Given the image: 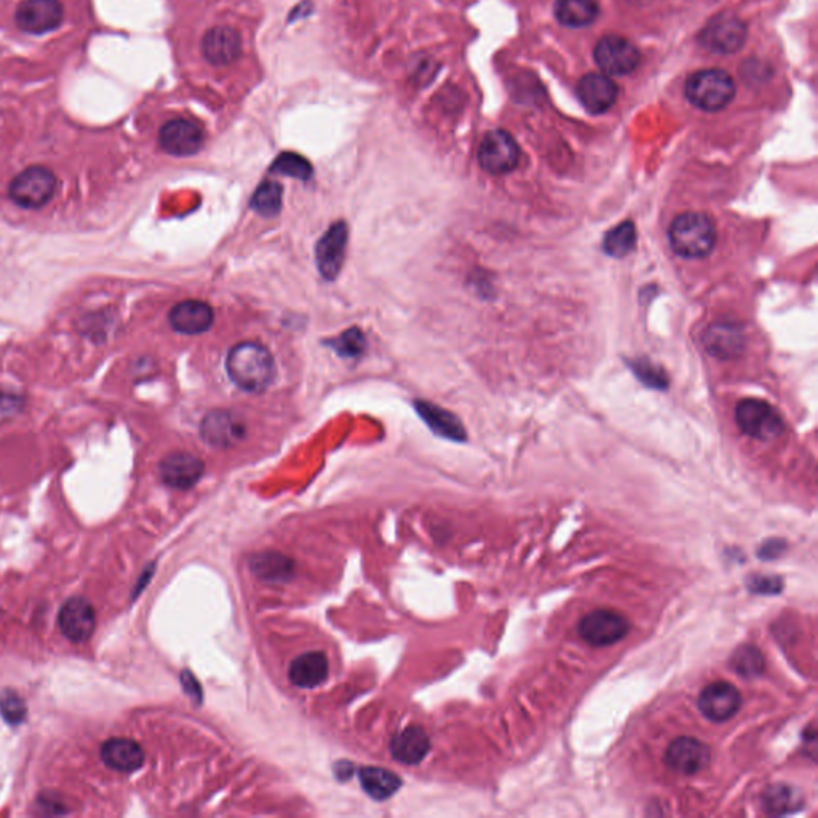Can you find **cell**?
<instances>
[{
	"instance_id": "36",
	"label": "cell",
	"mask_w": 818,
	"mask_h": 818,
	"mask_svg": "<svg viewBox=\"0 0 818 818\" xmlns=\"http://www.w3.org/2000/svg\"><path fill=\"white\" fill-rule=\"evenodd\" d=\"M632 366L638 379L643 381L646 386L654 387V389H665L667 387L664 371L657 368L654 363L646 362V360H636Z\"/></svg>"
},
{
	"instance_id": "33",
	"label": "cell",
	"mask_w": 818,
	"mask_h": 818,
	"mask_svg": "<svg viewBox=\"0 0 818 818\" xmlns=\"http://www.w3.org/2000/svg\"><path fill=\"white\" fill-rule=\"evenodd\" d=\"M271 173L307 181L314 175V168H312L306 157H302L296 152H283L272 163Z\"/></svg>"
},
{
	"instance_id": "12",
	"label": "cell",
	"mask_w": 818,
	"mask_h": 818,
	"mask_svg": "<svg viewBox=\"0 0 818 818\" xmlns=\"http://www.w3.org/2000/svg\"><path fill=\"white\" fill-rule=\"evenodd\" d=\"M349 229L344 221H338L323 234L315 247V263L325 280H334L341 274L346 258Z\"/></svg>"
},
{
	"instance_id": "21",
	"label": "cell",
	"mask_w": 818,
	"mask_h": 818,
	"mask_svg": "<svg viewBox=\"0 0 818 818\" xmlns=\"http://www.w3.org/2000/svg\"><path fill=\"white\" fill-rule=\"evenodd\" d=\"M171 328L181 334H202L210 330L215 322L213 309L207 302L187 299L178 302L168 315Z\"/></svg>"
},
{
	"instance_id": "5",
	"label": "cell",
	"mask_w": 818,
	"mask_h": 818,
	"mask_svg": "<svg viewBox=\"0 0 818 818\" xmlns=\"http://www.w3.org/2000/svg\"><path fill=\"white\" fill-rule=\"evenodd\" d=\"M735 422L740 432L759 441L779 438L783 432V419L771 403L758 398H745L735 408Z\"/></svg>"
},
{
	"instance_id": "7",
	"label": "cell",
	"mask_w": 818,
	"mask_h": 818,
	"mask_svg": "<svg viewBox=\"0 0 818 818\" xmlns=\"http://www.w3.org/2000/svg\"><path fill=\"white\" fill-rule=\"evenodd\" d=\"M630 632L627 617L612 609L590 612L579 622V635L593 648H604L624 640Z\"/></svg>"
},
{
	"instance_id": "22",
	"label": "cell",
	"mask_w": 818,
	"mask_h": 818,
	"mask_svg": "<svg viewBox=\"0 0 818 818\" xmlns=\"http://www.w3.org/2000/svg\"><path fill=\"white\" fill-rule=\"evenodd\" d=\"M330 665L323 652H306L296 657L288 668L291 683L301 689H314L325 683Z\"/></svg>"
},
{
	"instance_id": "4",
	"label": "cell",
	"mask_w": 818,
	"mask_h": 818,
	"mask_svg": "<svg viewBox=\"0 0 818 818\" xmlns=\"http://www.w3.org/2000/svg\"><path fill=\"white\" fill-rule=\"evenodd\" d=\"M56 191V176L45 167L26 168L16 175L8 187V195L13 203L26 210H40L53 199Z\"/></svg>"
},
{
	"instance_id": "8",
	"label": "cell",
	"mask_w": 818,
	"mask_h": 818,
	"mask_svg": "<svg viewBox=\"0 0 818 818\" xmlns=\"http://www.w3.org/2000/svg\"><path fill=\"white\" fill-rule=\"evenodd\" d=\"M595 61L606 76H628L640 66L641 53L633 42L619 36H606L596 44Z\"/></svg>"
},
{
	"instance_id": "31",
	"label": "cell",
	"mask_w": 818,
	"mask_h": 818,
	"mask_svg": "<svg viewBox=\"0 0 818 818\" xmlns=\"http://www.w3.org/2000/svg\"><path fill=\"white\" fill-rule=\"evenodd\" d=\"M636 245V229L632 221L619 224L606 234L603 250L612 258H624Z\"/></svg>"
},
{
	"instance_id": "10",
	"label": "cell",
	"mask_w": 818,
	"mask_h": 818,
	"mask_svg": "<svg viewBox=\"0 0 818 818\" xmlns=\"http://www.w3.org/2000/svg\"><path fill=\"white\" fill-rule=\"evenodd\" d=\"M697 705L700 713L708 721L724 723L739 713L742 708V694L734 684L715 681L703 687Z\"/></svg>"
},
{
	"instance_id": "25",
	"label": "cell",
	"mask_w": 818,
	"mask_h": 818,
	"mask_svg": "<svg viewBox=\"0 0 818 818\" xmlns=\"http://www.w3.org/2000/svg\"><path fill=\"white\" fill-rule=\"evenodd\" d=\"M414 408H416L419 416L424 419L425 424L429 425L430 429L440 437L448 438L451 441H459V443L467 438L462 422L446 409L430 402H422V400L414 402Z\"/></svg>"
},
{
	"instance_id": "27",
	"label": "cell",
	"mask_w": 818,
	"mask_h": 818,
	"mask_svg": "<svg viewBox=\"0 0 818 818\" xmlns=\"http://www.w3.org/2000/svg\"><path fill=\"white\" fill-rule=\"evenodd\" d=\"M803 806L804 796L785 783H775L764 791L763 807L767 814L791 815L801 811Z\"/></svg>"
},
{
	"instance_id": "6",
	"label": "cell",
	"mask_w": 818,
	"mask_h": 818,
	"mask_svg": "<svg viewBox=\"0 0 818 818\" xmlns=\"http://www.w3.org/2000/svg\"><path fill=\"white\" fill-rule=\"evenodd\" d=\"M478 162L489 175H507L520 163V147L510 133L491 130L481 141Z\"/></svg>"
},
{
	"instance_id": "26",
	"label": "cell",
	"mask_w": 818,
	"mask_h": 818,
	"mask_svg": "<svg viewBox=\"0 0 818 818\" xmlns=\"http://www.w3.org/2000/svg\"><path fill=\"white\" fill-rule=\"evenodd\" d=\"M556 20L566 28H587L600 16L596 0H556Z\"/></svg>"
},
{
	"instance_id": "3",
	"label": "cell",
	"mask_w": 818,
	"mask_h": 818,
	"mask_svg": "<svg viewBox=\"0 0 818 818\" xmlns=\"http://www.w3.org/2000/svg\"><path fill=\"white\" fill-rule=\"evenodd\" d=\"M686 96L695 108L721 111L734 100L735 82L723 69H702L687 79Z\"/></svg>"
},
{
	"instance_id": "19",
	"label": "cell",
	"mask_w": 818,
	"mask_h": 818,
	"mask_svg": "<svg viewBox=\"0 0 818 818\" xmlns=\"http://www.w3.org/2000/svg\"><path fill=\"white\" fill-rule=\"evenodd\" d=\"M702 342L708 354L719 360H732L745 349V333L737 323H713L703 333Z\"/></svg>"
},
{
	"instance_id": "20",
	"label": "cell",
	"mask_w": 818,
	"mask_h": 818,
	"mask_svg": "<svg viewBox=\"0 0 818 818\" xmlns=\"http://www.w3.org/2000/svg\"><path fill=\"white\" fill-rule=\"evenodd\" d=\"M200 433L208 445L215 446V448H229L242 440L245 435V425L242 424L239 417L229 411L216 409L205 416Z\"/></svg>"
},
{
	"instance_id": "34",
	"label": "cell",
	"mask_w": 818,
	"mask_h": 818,
	"mask_svg": "<svg viewBox=\"0 0 818 818\" xmlns=\"http://www.w3.org/2000/svg\"><path fill=\"white\" fill-rule=\"evenodd\" d=\"M0 715L10 726H20L26 721L28 707L18 692L10 689L0 692Z\"/></svg>"
},
{
	"instance_id": "11",
	"label": "cell",
	"mask_w": 818,
	"mask_h": 818,
	"mask_svg": "<svg viewBox=\"0 0 818 818\" xmlns=\"http://www.w3.org/2000/svg\"><path fill=\"white\" fill-rule=\"evenodd\" d=\"M203 143L205 132L194 120L173 119L160 128V147L175 157H191L202 149Z\"/></svg>"
},
{
	"instance_id": "23",
	"label": "cell",
	"mask_w": 818,
	"mask_h": 818,
	"mask_svg": "<svg viewBox=\"0 0 818 818\" xmlns=\"http://www.w3.org/2000/svg\"><path fill=\"white\" fill-rule=\"evenodd\" d=\"M101 759L114 771L135 772L144 764V750L135 740L109 739L101 747Z\"/></svg>"
},
{
	"instance_id": "29",
	"label": "cell",
	"mask_w": 818,
	"mask_h": 818,
	"mask_svg": "<svg viewBox=\"0 0 818 818\" xmlns=\"http://www.w3.org/2000/svg\"><path fill=\"white\" fill-rule=\"evenodd\" d=\"M729 665L737 675L743 676L747 680L763 675L764 670H766V660H764L763 652L759 651L756 646H751V644H743V646L737 648V651L732 654L731 660H729Z\"/></svg>"
},
{
	"instance_id": "17",
	"label": "cell",
	"mask_w": 818,
	"mask_h": 818,
	"mask_svg": "<svg viewBox=\"0 0 818 818\" xmlns=\"http://www.w3.org/2000/svg\"><path fill=\"white\" fill-rule=\"evenodd\" d=\"M242 37L229 26H216L203 36V58L213 66H229L242 56Z\"/></svg>"
},
{
	"instance_id": "30",
	"label": "cell",
	"mask_w": 818,
	"mask_h": 818,
	"mask_svg": "<svg viewBox=\"0 0 818 818\" xmlns=\"http://www.w3.org/2000/svg\"><path fill=\"white\" fill-rule=\"evenodd\" d=\"M283 203V189L280 184L275 181H263L259 184L250 205L258 215L264 218H274L282 210Z\"/></svg>"
},
{
	"instance_id": "37",
	"label": "cell",
	"mask_w": 818,
	"mask_h": 818,
	"mask_svg": "<svg viewBox=\"0 0 818 818\" xmlns=\"http://www.w3.org/2000/svg\"><path fill=\"white\" fill-rule=\"evenodd\" d=\"M782 579L775 576H753L748 582L750 592L761 593V595H774L782 592Z\"/></svg>"
},
{
	"instance_id": "16",
	"label": "cell",
	"mask_w": 818,
	"mask_h": 818,
	"mask_svg": "<svg viewBox=\"0 0 818 818\" xmlns=\"http://www.w3.org/2000/svg\"><path fill=\"white\" fill-rule=\"evenodd\" d=\"M576 95L580 104L593 116H600L616 104L619 87L606 74H587L579 80Z\"/></svg>"
},
{
	"instance_id": "35",
	"label": "cell",
	"mask_w": 818,
	"mask_h": 818,
	"mask_svg": "<svg viewBox=\"0 0 818 818\" xmlns=\"http://www.w3.org/2000/svg\"><path fill=\"white\" fill-rule=\"evenodd\" d=\"M330 346L342 357H357L365 350V336L358 328H350L346 333H342L339 338L331 341Z\"/></svg>"
},
{
	"instance_id": "32",
	"label": "cell",
	"mask_w": 818,
	"mask_h": 818,
	"mask_svg": "<svg viewBox=\"0 0 818 818\" xmlns=\"http://www.w3.org/2000/svg\"><path fill=\"white\" fill-rule=\"evenodd\" d=\"M253 571L269 582H280L291 574V561L278 553H263L253 560Z\"/></svg>"
},
{
	"instance_id": "15",
	"label": "cell",
	"mask_w": 818,
	"mask_h": 818,
	"mask_svg": "<svg viewBox=\"0 0 818 818\" xmlns=\"http://www.w3.org/2000/svg\"><path fill=\"white\" fill-rule=\"evenodd\" d=\"M64 18L60 0H24L16 10V24L28 34L55 31Z\"/></svg>"
},
{
	"instance_id": "28",
	"label": "cell",
	"mask_w": 818,
	"mask_h": 818,
	"mask_svg": "<svg viewBox=\"0 0 818 818\" xmlns=\"http://www.w3.org/2000/svg\"><path fill=\"white\" fill-rule=\"evenodd\" d=\"M360 782H362L363 790L371 798L379 799V801L390 798L398 788L402 787V780L398 775L381 769V767H363L360 771Z\"/></svg>"
},
{
	"instance_id": "1",
	"label": "cell",
	"mask_w": 818,
	"mask_h": 818,
	"mask_svg": "<svg viewBox=\"0 0 818 818\" xmlns=\"http://www.w3.org/2000/svg\"><path fill=\"white\" fill-rule=\"evenodd\" d=\"M226 368L232 382L245 392L259 394L274 381V358L258 342H240L232 347L227 354Z\"/></svg>"
},
{
	"instance_id": "14",
	"label": "cell",
	"mask_w": 818,
	"mask_h": 818,
	"mask_svg": "<svg viewBox=\"0 0 818 818\" xmlns=\"http://www.w3.org/2000/svg\"><path fill=\"white\" fill-rule=\"evenodd\" d=\"M58 625L72 643H84L92 638L96 628V612L90 601L82 596L69 598L61 606L58 614Z\"/></svg>"
},
{
	"instance_id": "9",
	"label": "cell",
	"mask_w": 818,
	"mask_h": 818,
	"mask_svg": "<svg viewBox=\"0 0 818 818\" xmlns=\"http://www.w3.org/2000/svg\"><path fill=\"white\" fill-rule=\"evenodd\" d=\"M700 44L713 53L729 55L739 52L747 40V26L740 18L731 13L715 16L702 29L699 36Z\"/></svg>"
},
{
	"instance_id": "13",
	"label": "cell",
	"mask_w": 818,
	"mask_h": 818,
	"mask_svg": "<svg viewBox=\"0 0 818 818\" xmlns=\"http://www.w3.org/2000/svg\"><path fill=\"white\" fill-rule=\"evenodd\" d=\"M711 761V750L707 743L695 737H678L665 751V764L673 772L694 775L702 772Z\"/></svg>"
},
{
	"instance_id": "18",
	"label": "cell",
	"mask_w": 818,
	"mask_h": 818,
	"mask_svg": "<svg viewBox=\"0 0 818 818\" xmlns=\"http://www.w3.org/2000/svg\"><path fill=\"white\" fill-rule=\"evenodd\" d=\"M205 465L191 453H171L163 457L159 465L160 478L165 485L175 489H189L199 483Z\"/></svg>"
},
{
	"instance_id": "2",
	"label": "cell",
	"mask_w": 818,
	"mask_h": 818,
	"mask_svg": "<svg viewBox=\"0 0 818 818\" xmlns=\"http://www.w3.org/2000/svg\"><path fill=\"white\" fill-rule=\"evenodd\" d=\"M668 240L672 250L681 258H705L716 245L715 223L705 213L687 211L673 219L668 229Z\"/></svg>"
},
{
	"instance_id": "24",
	"label": "cell",
	"mask_w": 818,
	"mask_h": 818,
	"mask_svg": "<svg viewBox=\"0 0 818 818\" xmlns=\"http://www.w3.org/2000/svg\"><path fill=\"white\" fill-rule=\"evenodd\" d=\"M430 750V739L427 732L419 726L406 727L405 731L395 735L390 742V753L398 763L416 766L427 756Z\"/></svg>"
}]
</instances>
